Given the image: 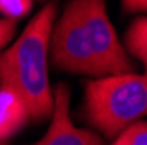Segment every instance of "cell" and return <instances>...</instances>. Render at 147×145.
Listing matches in <instances>:
<instances>
[{"label": "cell", "mask_w": 147, "mask_h": 145, "mask_svg": "<svg viewBox=\"0 0 147 145\" xmlns=\"http://www.w3.org/2000/svg\"><path fill=\"white\" fill-rule=\"evenodd\" d=\"M51 33V60L58 68L93 77L131 74L105 0H70Z\"/></svg>", "instance_id": "cell-1"}, {"label": "cell", "mask_w": 147, "mask_h": 145, "mask_svg": "<svg viewBox=\"0 0 147 145\" xmlns=\"http://www.w3.org/2000/svg\"><path fill=\"white\" fill-rule=\"evenodd\" d=\"M56 17V4L33 16L23 33L0 54V86L20 95L30 119L42 121L53 112V91L47 81V47Z\"/></svg>", "instance_id": "cell-2"}, {"label": "cell", "mask_w": 147, "mask_h": 145, "mask_svg": "<svg viewBox=\"0 0 147 145\" xmlns=\"http://www.w3.org/2000/svg\"><path fill=\"white\" fill-rule=\"evenodd\" d=\"M145 110V75L117 74L93 79L86 84V119L109 138L144 117Z\"/></svg>", "instance_id": "cell-3"}, {"label": "cell", "mask_w": 147, "mask_h": 145, "mask_svg": "<svg viewBox=\"0 0 147 145\" xmlns=\"http://www.w3.org/2000/svg\"><path fill=\"white\" fill-rule=\"evenodd\" d=\"M70 89L58 84L53 93V121L42 140L33 145H102L98 135L88 130L76 128L68 115Z\"/></svg>", "instance_id": "cell-4"}, {"label": "cell", "mask_w": 147, "mask_h": 145, "mask_svg": "<svg viewBox=\"0 0 147 145\" xmlns=\"http://www.w3.org/2000/svg\"><path fill=\"white\" fill-rule=\"evenodd\" d=\"M28 119L26 107L14 89L0 86V142L18 133Z\"/></svg>", "instance_id": "cell-5"}, {"label": "cell", "mask_w": 147, "mask_h": 145, "mask_svg": "<svg viewBox=\"0 0 147 145\" xmlns=\"http://www.w3.org/2000/svg\"><path fill=\"white\" fill-rule=\"evenodd\" d=\"M126 46L135 58L142 63L147 61V21L145 17H137L126 32Z\"/></svg>", "instance_id": "cell-6"}, {"label": "cell", "mask_w": 147, "mask_h": 145, "mask_svg": "<svg viewBox=\"0 0 147 145\" xmlns=\"http://www.w3.org/2000/svg\"><path fill=\"white\" fill-rule=\"evenodd\" d=\"M112 145H147V124L144 121L130 124L119 133Z\"/></svg>", "instance_id": "cell-7"}, {"label": "cell", "mask_w": 147, "mask_h": 145, "mask_svg": "<svg viewBox=\"0 0 147 145\" xmlns=\"http://www.w3.org/2000/svg\"><path fill=\"white\" fill-rule=\"evenodd\" d=\"M33 0H0V14L5 19L18 21L30 12Z\"/></svg>", "instance_id": "cell-8"}, {"label": "cell", "mask_w": 147, "mask_h": 145, "mask_svg": "<svg viewBox=\"0 0 147 145\" xmlns=\"http://www.w3.org/2000/svg\"><path fill=\"white\" fill-rule=\"evenodd\" d=\"M14 32H16V21L2 17V19H0V51H2L7 46V42L14 37Z\"/></svg>", "instance_id": "cell-9"}, {"label": "cell", "mask_w": 147, "mask_h": 145, "mask_svg": "<svg viewBox=\"0 0 147 145\" xmlns=\"http://www.w3.org/2000/svg\"><path fill=\"white\" fill-rule=\"evenodd\" d=\"M123 7L130 12H137V11H145L147 7V0H121Z\"/></svg>", "instance_id": "cell-10"}, {"label": "cell", "mask_w": 147, "mask_h": 145, "mask_svg": "<svg viewBox=\"0 0 147 145\" xmlns=\"http://www.w3.org/2000/svg\"><path fill=\"white\" fill-rule=\"evenodd\" d=\"M0 145H7V143H5V142H0Z\"/></svg>", "instance_id": "cell-11"}]
</instances>
